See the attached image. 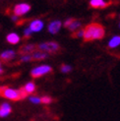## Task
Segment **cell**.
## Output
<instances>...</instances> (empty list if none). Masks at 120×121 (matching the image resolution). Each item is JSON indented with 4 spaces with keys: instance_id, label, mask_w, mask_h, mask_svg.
Segmentation results:
<instances>
[{
    "instance_id": "14",
    "label": "cell",
    "mask_w": 120,
    "mask_h": 121,
    "mask_svg": "<svg viewBox=\"0 0 120 121\" xmlns=\"http://www.w3.org/2000/svg\"><path fill=\"white\" fill-rule=\"evenodd\" d=\"M119 44H120V35H115V37H113V38L109 40L108 47L114 48V47L118 46Z\"/></svg>"
},
{
    "instance_id": "18",
    "label": "cell",
    "mask_w": 120,
    "mask_h": 121,
    "mask_svg": "<svg viewBox=\"0 0 120 121\" xmlns=\"http://www.w3.org/2000/svg\"><path fill=\"white\" fill-rule=\"evenodd\" d=\"M72 70V67L69 65H62L61 66V72H63V73H68V72H70Z\"/></svg>"
},
{
    "instance_id": "15",
    "label": "cell",
    "mask_w": 120,
    "mask_h": 121,
    "mask_svg": "<svg viewBox=\"0 0 120 121\" xmlns=\"http://www.w3.org/2000/svg\"><path fill=\"white\" fill-rule=\"evenodd\" d=\"M24 90L26 91L27 94H33L35 91V85L33 82H30V83L26 84V86L24 87Z\"/></svg>"
},
{
    "instance_id": "12",
    "label": "cell",
    "mask_w": 120,
    "mask_h": 121,
    "mask_svg": "<svg viewBox=\"0 0 120 121\" xmlns=\"http://www.w3.org/2000/svg\"><path fill=\"white\" fill-rule=\"evenodd\" d=\"M7 39V41L9 42V43L16 44V43H18V42L20 41V37L15 33H11V34H9L7 35V39Z\"/></svg>"
},
{
    "instance_id": "8",
    "label": "cell",
    "mask_w": 120,
    "mask_h": 121,
    "mask_svg": "<svg viewBox=\"0 0 120 121\" xmlns=\"http://www.w3.org/2000/svg\"><path fill=\"white\" fill-rule=\"evenodd\" d=\"M15 56H16V52L13 50H5L0 55L1 60H3L4 62H8L9 60H12Z\"/></svg>"
},
{
    "instance_id": "4",
    "label": "cell",
    "mask_w": 120,
    "mask_h": 121,
    "mask_svg": "<svg viewBox=\"0 0 120 121\" xmlns=\"http://www.w3.org/2000/svg\"><path fill=\"white\" fill-rule=\"evenodd\" d=\"M2 96L6 99H9L11 100H19L20 99V94H19V91L14 90V89H9L7 87H5L3 92L1 94Z\"/></svg>"
},
{
    "instance_id": "20",
    "label": "cell",
    "mask_w": 120,
    "mask_h": 121,
    "mask_svg": "<svg viewBox=\"0 0 120 121\" xmlns=\"http://www.w3.org/2000/svg\"><path fill=\"white\" fill-rule=\"evenodd\" d=\"M32 59V55H24L21 57V62H27V61H31Z\"/></svg>"
},
{
    "instance_id": "11",
    "label": "cell",
    "mask_w": 120,
    "mask_h": 121,
    "mask_svg": "<svg viewBox=\"0 0 120 121\" xmlns=\"http://www.w3.org/2000/svg\"><path fill=\"white\" fill-rule=\"evenodd\" d=\"M37 48H38V46L34 45V44H26V45H24L20 48V53L28 54V53H31V52L34 51Z\"/></svg>"
},
{
    "instance_id": "3",
    "label": "cell",
    "mask_w": 120,
    "mask_h": 121,
    "mask_svg": "<svg viewBox=\"0 0 120 121\" xmlns=\"http://www.w3.org/2000/svg\"><path fill=\"white\" fill-rule=\"evenodd\" d=\"M38 48L40 49V51H47V52H51L54 53L57 52L60 49V46L57 42L51 41V42H44V43H41L39 45H38Z\"/></svg>"
},
{
    "instance_id": "19",
    "label": "cell",
    "mask_w": 120,
    "mask_h": 121,
    "mask_svg": "<svg viewBox=\"0 0 120 121\" xmlns=\"http://www.w3.org/2000/svg\"><path fill=\"white\" fill-rule=\"evenodd\" d=\"M19 94H20V99H21L27 98V95H28V94L26 93V91L24 90V88H21V89L19 90Z\"/></svg>"
},
{
    "instance_id": "6",
    "label": "cell",
    "mask_w": 120,
    "mask_h": 121,
    "mask_svg": "<svg viewBox=\"0 0 120 121\" xmlns=\"http://www.w3.org/2000/svg\"><path fill=\"white\" fill-rule=\"evenodd\" d=\"M110 4H111V2H105V1H103V0H92V1H90V5H91V7L95 8V9L105 8Z\"/></svg>"
},
{
    "instance_id": "23",
    "label": "cell",
    "mask_w": 120,
    "mask_h": 121,
    "mask_svg": "<svg viewBox=\"0 0 120 121\" xmlns=\"http://www.w3.org/2000/svg\"><path fill=\"white\" fill-rule=\"evenodd\" d=\"M24 34H25V35H24V38L28 39V38H30V37H31L32 31H31V30H30V29L28 28V29H26V30H25V32H24Z\"/></svg>"
},
{
    "instance_id": "16",
    "label": "cell",
    "mask_w": 120,
    "mask_h": 121,
    "mask_svg": "<svg viewBox=\"0 0 120 121\" xmlns=\"http://www.w3.org/2000/svg\"><path fill=\"white\" fill-rule=\"evenodd\" d=\"M80 26H81V23H80L79 21H77V20H75V19H74V21L72 22V24H71V25L68 27V29L70 30V31L73 32V31H75V30H77V29L79 28Z\"/></svg>"
},
{
    "instance_id": "7",
    "label": "cell",
    "mask_w": 120,
    "mask_h": 121,
    "mask_svg": "<svg viewBox=\"0 0 120 121\" xmlns=\"http://www.w3.org/2000/svg\"><path fill=\"white\" fill-rule=\"evenodd\" d=\"M43 28V22L40 21V20H34L31 23V25H30V30H31L32 32H39L41 31Z\"/></svg>"
},
{
    "instance_id": "21",
    "label": "cell",
    "mask_w": 120,
    "mask_h": 121,
    "mask_svg": "<svg viewBox=\"0 0 120 121\" xmlns=\"http://www.w3.org/2000/svg\"><path fill=\"white\" fill-rule=\"evenodd\" d=\"M73 37L75 38H83L84 37V30H80L79 32H77L73 35Z\"/></svg>"
},
{
    "instance_id": "2",
    "label": "cell",
    "mask_w": 120,
    "mask_h": 121,
    "mask_svg": "<svg viewBox=\"0 0 120 121\" xmlns=\"http://www.w3.org/2000/svg\"><path fill=\"white\" fill-rule=\"evenodd\" d=\"M52 72V68L49 65H41V66H38V67L34 68L31 71V75L33 78H39L41 76H43L45 74H48Z\"/></svg>"
},
{
    "instance_id": "25",
    "label": "cell",
    "mask_w": 120,
    "mask_h": 121,
    "mask_svg": "<svg viewBox=\"0 0 120 121\" xmlns=\"http://www.w3.org/2000/svg\"><path fill=\"white\" fill-rule=\"evenodd\" d=\"M12 20H13V21H18V17L17 16H13V17H12Z\"/></svg>"
},
{
    "instance_id": "5",
    "label": "cell",
    "mask_w": 120,
    "mask_h": 121,
    "mask_svg": "<svg viewBox=\"0 0 120 121\" xmlns=\"http://www.w3.org/2000/svg\"><path fill=\"white\" fill-rule=\"evenodd\" d=\"M31 10V5L28 4V3H20L16 5L14 7V13L15 15L18 16H22L24 14L28 13V12Z\"/></svg>"
},
{
    "instance_id": "17",
    "label": "cell",
    "mask_w": 120,
    "mask_h": 121,
    "mask_svg": "<svg viewBox=\"0 0 120 121\" xmlns=\"http://www.w3.org/2000/svg\"><path fill=\"white\" fill-rule=\"evenodd\" d=\"M40 102H43L44 104H49L52 102V99L50 96H43V98L40 99Z\"/></svg>"
},
{
    "instance_id": "9",
    "label": "cell",
    "mask_w": 120,
    "mask_h": 121,
    "mask_svg": "<svg viewBox=\"0 0 120 121\" xmlns=\"http://www.w3.org/2000/svg\"><path fill=\"white\" fill-rule=\"evenodd\" d=\"M11 106L10 104H6V102H4V104H2L1 105H0V117H6L8 116L9 114L11 113Z\"/></svg>"
},
{
    "instance_id": "13",
    "label": "cell",
    "mask_w": 120,
    "mask_h": 121,
    "mask_svg": "<svg viewBox=\"0 0 120 121\" xmlns=\"http://www.w3.org/2000/svg\"><path fill=\"white\" fill-rule=\"evenodd\" d=\"M47 56H48V53L39 51V52H34V54H32V59L33 60H41V59L46 58Z\"/></svg>"
},
{
    "instance_id": "24",
    "label": "cell",
    "mask_w": 120,
    "mask_h": 121,
    "mask_svg": "<svg viewBox=\"0 0 120 121\" xmlns=\"http://www.w3.org/2000/svg\"><path fill=\"white\" fill-rule=\"evenodd\" d=\"M73 21H74V19H68L67 21L64 23V26H65L66 28H68V27L71 25V24H72V22H73Z\"/></svg>"
},
{
    "instance_id": "10",
    "label": "cell",
    "mask_w": 120,
    "mask_h": 121,
    "mask_svg": "<svg viewBox=\"0 0 120 121\" xmlns=\"http://www.w3.org/2000/svg\"><path fill=\"white\" fill-rule=\"evenodd\" d=\"M61 28V22L60 21H53L50 23V25L48 27V31L50 34H56Z\"/></svg>"
},
{
    "instance_id": "22",
    "label": "cell",
    "mask_w": 120,
    "mask_h": 121,
    "mask_svg": "<svg viewBox=\"0 0 120 121\" xmlns=\"http://www.w3.org/2000/svg\"><path fill=\"white\" fill-rule=\"evenodd\" d=\"M30 100L32 102H34V104H39L40 102V99L38 98V96H31V98H30Z\"/></svg>"
},
{
    "instance_id": "26",
    "label": "cell",
    "mask_w": 120,
    "mask_h": 121,
    "mask_svg": "<svg viewBox=\"0 0 120 121\" xmlns=\"http://www.w3.org/2000/svg\"><path fill=\"white\" fill-rule=\"evenodd\" d=\"M4 88L5 87H0V95L2 94V92H3V90H4Z\"/></svg>"
},
{
    "instance_id": "1",
    "label": "cell",
    "mask_w": 120,
    "mask_h": 121,
    "mask_svg": "<svg viewBox=\"0 0 120 121\" xmlns=\"http://www.w3.org/2000/svg\"><path fill=\"white\" fill-rule=\"evenodd\" d=\"M104 37V28L98 23H92L84 30V40L92 41L95 39H101Z\"/></svg>"
},
{
    "instance_id": "27",
    "label": "cell",
    "mask_w": 120,
    "mask_h": 121,
    "mask_svg": "<svg viewBox=\"0 0 120 121\" xmlns=\"http://www.w3.org/2000/svg\"><path fill=\"white\" fill-rule=\"evenodd\" d=\"M3 73V70H2V68H0V75H1Z\"/></svg>"
},
{
    "instance_id": "28",
    "label": "cell",
    "mask_w": 120,
    "mask_h": 121,
    "mask_svg": "<svg viewBox=\"0 0 120 121\" xmlns=\"http://www.w3.org/2000/svg\"><path fill=\"white\" fill-rule=\"evenodd\" d=\"M0 64H1V62H0Z\"/></svg>"
}]
</instances>
